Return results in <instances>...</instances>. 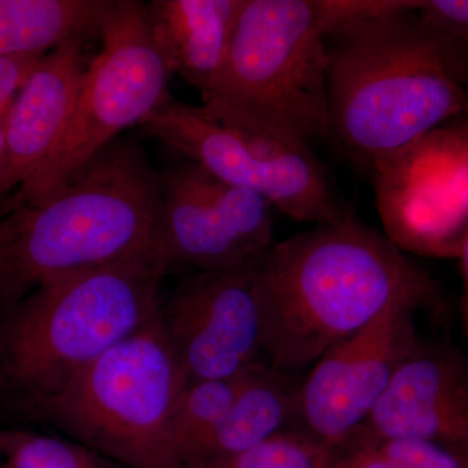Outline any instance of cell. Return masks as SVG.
Returning a JSON list of instances; mask_svg holds the SVG:
<instances>
[{"mask_svg": "<svg viewBox=\"0 0 468 468\" xmlns=\"http://www.w3.org/2000/svg\"><path fill=\"white\" fill-rule=\"evenodd\" d=\"M264 363L301 375L393 302L439 288L397 243L351 215L288 237L258 266Z\"/></svg>", "mask_w": 468, "mask_h": 468, "instance_id": "6da1fadb", "label": "cell"}, {"mask_svg": "<svg viewBox=\"0 0 468 468\" xmlns=\"http://www.w3.org/2000/svg\"><path fill=\"white\" fill-rule=\"evenodd\" d=\"M420 5L378 0L326 37L329 137L374 171L466 109V76Z\"/></svg>", "mask_w": 468, "mask_h": 468, "instance_id": "7a4b0ae2", "label": "cell"}, {"mask_svg": "<svg viewBox=\"0 0 468 468\" xmlns=\"http://www.w3.org/2000/svg\"><path fill=\"white\" fill-rule=\"evenodd\" d=\"M159 202L160 172L140 144L116 140L48 198L0 211V306L66 273L159 261Z\"/></svg>", "mask_w": 468, "mask_h": 468, "instance_id": "3957f363", "label": "cell"}, {"mask_svg": "<svg viewBox=\"0 0 468 468\" xmlns=\"http://www.w3.org/2000/svg\"><path fill=\"white\" fill-rule=\"evenodd\" d=\"M155 260L54 277L5 311L3 372L27 399L52 396L107 350L160 315Z\"/></svg>", "mask_w": 468, "mask_h": 468, "instance_id": "277c9868", "label": "cell"}, {"mask_svg": "<svg viewBox=\"0 0 468 468\" xmlns=\"http://www.w3.org/2000/svg\"><path fill=\"white\" fill-rule=\"evenodd\" d=\"M335 27L332 0H246L202 106L310 146L329 137L326 37Z\"/></svg>", "mask_w": 468, "mask_h": 468, "instance_id": "5b68a950", "label": "cell"}, {"mask_svg": "<svg viewBox=\"0 0 468 468\" xmlns=\"http://www.w3.org/2000/svg\"><path fill=\"white\" fill-rule=\"evenodd\" d=\"M189 384L160 315L30 411L131 468H181L176 410Z\"/></svg>", "mask_w": 468, "mask_h": 468, "instance_id": "8992f818", "label": "cell"}, {"mask_svg": "<svg viewBox=\"0 0 468 468\" xmlns=\"http://www.w3.org/2000/svg\"><path fill=\"white\" fill-rule=\"evenodd\" d=\"M220 180L314 226L349 217L310 144L267 126L169 98L140 125Z\"/></svg>", "mask_w": 468, "mask_h": 468, "instance_id": "52a82bcc", "label": "cell"}, {"mask_svg": "<svg viewBox=\"0 0 468 468\" xmlns=\"http://www.w3.org/2000/svg\"><path fill=\"white\" fill-rule=\"evenodd\" d=\"M100 37L101 50L86 64L75 111L57 154L29 196L2 211L42 201L63 189L117 135L143 124L172 97L174 72L151 29L147 5L113 0Z\"/></svg>", "mask_w": 468, "mask_h": 468, "instance_id": "ba28073f", "label": "cell"}, {"mask_svg": "<svg viewBox=\"0 0 468 468\" xmlns=\"http://www.w3.org/2000/svg\"><path fill=\"white\" fill-rule=\"evenodd\" d=\"M273 239L272 206L185 160L160 172L156 255L165 272L260 266Z\"/></svg>", "mask_w": 468, "mask_h": 468, "instance_id": "9c48e42d", "label": "cell"}, {"mask_svg": "<svg viewBox=\"0 0 468 468\" xmlns=\"http://www.w3.org/2000/svg\"><path fill=\"white\" fill-rule=\"evenodd\" d=\"M423 307L393 302L326 351L302 378L292 431L332 451L362 430L417 343L415 315Z\"/></svg>", "mask_w": 468, "mask_h": 468, "instance_id": "30bf717a", "label": "cell"}, {"mask_svg": "<svg viewBox=\"0 0 468 468\" xmlns=\"http://www.w3.org/2000/svg\"><path fill=\"white\" fill-rule=\"evenodd\" d=\"M160 319L189 383L264 363L258 267L184 276L162 300Z\"/></svg>", "mask_w": 468, "mask_h": 468, "instance_id": "8fae6325", "label": "cell"}, {"mask_svg": "<svg viewBox=\"0 0 468 468\" xmlns=\"http://www.w3.org/2000/svg\"><path fill=\"white\" fill-rule=\"evenodd\" d=\"M377 172L381 212L397 233L392 241L458 257L468 224V131L437 128Z\"/></svg>", "mask_w": 468, "mask_h": 468, "instance_id": "7c38bea8", "label": "cell"}, {"mask_svg": "<svg viewBox=\"0 0 468 468\" xmlns=\"http://www.w3.org/2000/svg\"><path fill=\"white\" fill-rule=\"evenodd\" d=\"M365 428L377 439L421 440L468 457V358L463 351L418 338Z\"/></svg>", "mask_w": 468, "mask_h": 468, "instance_id": "4fadbf2b", "label": "cell"}, {"mask_svg": "<svg viewBox=\"0 0 468 468\" xmlns=\"http://www.w3.org/2000/svg\"><path fill=\"white\" fill-rule=\"evenodd\" d=\"M85 41L72 39L46 54L5 116V186L17 193L2 208L29 196L67 133L86 68Z\"/></svg>", "mask_w": 468, "mask_h": 468, "instance_id": "5bb4252c", "label": "cell"}, {"mask_svg": "<svg viewBox=\"0 0 468 468\" xmlns=\"http://www.w3.org/2000/svg\"><path fill=\"white\" fill-rule=\"evenodd\" d=\"M246 0H151V29L172 72L202 100L226 63Z\"/></svg>", "mask_w": 468, "mask_h": 468, "instance_id": "9a60e30c", "label": "cell"}, {"mask_svg": "<svg viewBox=\"0 0 468 468\" xmlns=\"http://www.w3.org/2000/svg\"><path fill=\"white\" fill-rule=\"evenodd\" d=\"M301 381V375L282 374L266 363L254 366L232 408L189 463L232 457L289 431Z\"/></svg>", "mask_w": 468, "mask_h": 468, "instance_id": "2e32d148", "label": "cell"}, {"mask_svg": "<svg viewBox=\"0 0 468 468\" xmlns=\"http://www.w3.org/2000/svg\"><path fill=\"white\" fill-rule=\"evenodd\" d=\"M113 0H0V55L48 54L100 36Z\"/></svg>", "mask_w": 468, "mask_h": 468, "instance_id": "e0dca14e", "label": "cell"}, {"mask_svg": "<svg viewBox=\"0 0 468 468\" xmlns=\"http://www.w3.org/2000/svg\"><path fill=\"white\" fill-rule=\"evenodd\" d=\"M252 367L233 378L186 385L176 410L174 426L175 448L181 468L196 457L203 442L226 417Z\"/></svg>", "mask_w": 468, "mask_h": 468, "instance_id": "ac0fdd59", "label": "cell"}, {"mask_svg": "<svg viewBox=\"0 0 468 468\" xmlns=\"http://www.w3.org/2000/svg\"><path fill=\"white\" fill-rule=\"evenodd\" d=\"M329 461L331 449L289 430L232 457L193 462L183 468H329Z\"/></svg>", "mask_w": 468, "mask_h": 468, "instance_id": "d6986e66", "label": "cell"}, {"mask_svg": "<svg viewBox=\"0 0 468 468\" xmlns=\"http://www.w3.org/2000/svg\"><path fill=\"white\" fill-rule=\"evenodd\" d=\"M0 452L12 468H109L72 443L21 431L0 430Z\"/></svg>", "mask_w": 468, "mask_h": 468, "instance_id": "ffe728a7", "label": "cell"}, {"mask_svg": "<svg viewBox=\"0 0 468 468\" xmlns=\"http://www.w3.org/2000/svg\"><path fill=\"white\" fill-rule=\"evenodd\" d=\"M419 20L468 75V0L421 2Z\"/></svg>", "mask_w": 468, "mask_h": 468, "instance_id": "44dd1931", "label": "cell"}, {"mask_svg": "<svg viewBox=\"0 0 468 468\" xmlns=\"http://www.w3.org/2000/svg\"><path fill=\"white\" fill-rule=\"evenodd\" d=\"M369 441L384 457L405 468H468L467 455L421 440L377 439L363 427Z\"/></svg>", "mask_w": 468, "mask_h": 468, "instance_id": "7402d4cb", "label": "cell"}, {"mask_svg": "<svg viewBox=\"0 0 468 468\" xmlns=\"http://www.w3.org/2000/svg\"><path fill=\"white\" fill-rule=\"evenodd\" d=\"M45 55L39 52L0 55V115L7 116L18 92Z\"/></svg>", "mask_w": 468, "mask_h": 468, "instance_id": "603a6c76", "label": "cell"}, {"mask_svg": "<svg viewBox=\"0 0 468 468\" xmlns=\"http://www.w3.org/2000/svg\"><path fill=\"white\" fill-rule=\"evenodd\" d=\"M462 261V271H463L464 292L463 301H462V313H463L464 332L468 335V224L462 237L460 254H458Z\"/></svg>", "mask_w": 468, "mask_h": 468, "instance_id": "cb8c5ba5", "label": "cell"}, {"mask_svg": "<svg viewBox=\"0 0 468 468\" xmlns=\"http://www.w3.org/2000/svg\"><path fill=\"white\" fill-rule=\"evenodd\" d=\"M8 168V150H7V135H5V117L0 115V178H2L3 185H5V193L7 186H5V177H7Z\"/></svg>", "mask_w": 468, "mask_h": 468, "instance_id": "d4e9b609", "label": "cell"}, {"mask_svg": "<svg viewBox=\"0 0 468 468\" xmlns=\"http://www.w3.org/2000/svg\"><path fill=\"white\" fill-rule=\"evenodd\" d=\"M3 380H5V372H3L2 340H0V383Z\"/></svg>", "mask_w": 468, "mask_h": 468, "instance_id": "484cf974", "label": "cell"}, {"mask_svg": "<svg viewBox=\"0 0 468 468\" xmlns=\"http://www.w3.org/2000/svg\"><path fill=\"white\" fill-rule=\"evenodd\" d=\"M5 196H7V193H5V185H3L2 178H0V201H2Z\"/></svg>", "mask_w": 468, "mask_h": 468, "instance_id": "4316f807", "label": "cell"}, {"mask_svg": "<svg viewBox=\"0 0 468 468\" xmlns=\"http://www.w3.org/2000/svg\"><path fill=\"white\" fill-rule=\"evenodd\" d=\"M464 110H466L468 112V95H467V101H466V109H464Z\"/></svg>", "mask_w": 468, "mask_h": 468, "instance_id": "83f0119b", "label": "cell"}]
</instances>
